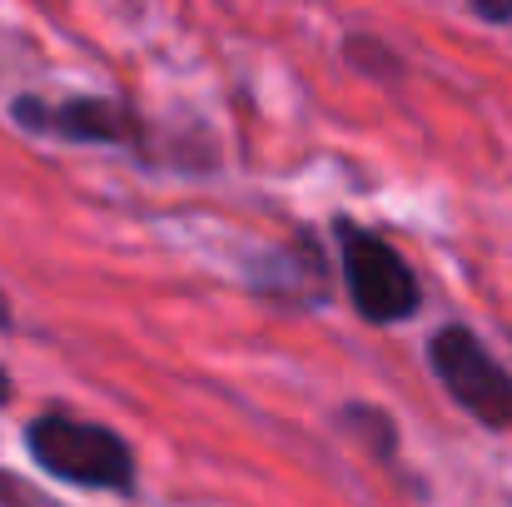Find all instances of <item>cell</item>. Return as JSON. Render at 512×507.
Returning <instances> with one entry per match:
<instances>
[{"label":"cell","mask_w":512,"mask_h":507,"mask_svg":"<svg viewBox=\"0 0 512 507\" xmlns=\"http://www.w3.org/2000/svg\"><path fill=\"white\" fill-rule=\"evenodd\" d=\"M339 423L348 428V438H358L363 453H373L378 463H393V458H398V423H393L383 408H373V403H348V408H339Z\"/></svg>","instance_id":"5b68a950"},{"label":"cell","mask_w":512,"mask_h":507,"mask_svg":"<svg viewBox=\"0 0 512 507\" xmlns=\"http://www.w3.org/2000/svg\"><path fill=\"white\" fill-rule=\"evenodd\" d=\"M25 453L40 473L60 483L90 493H135V448L95 418L45 408L25 423Z\"/></svg>","instance_id":"6da1fadb"},{"label":"cell","mask_w":512,"mask_h":507,"mask_svg":"<svg viewBox=\"0 0 512 507\" xmlns=\"http://www.w3.org/2000/svg\"><path fill=\"white\" fill-rule=\"evenodd\" d=\"M0 507H60V503L40 498L30 483H20L15 473H5V468H0Z\"/></svg>","instance_id":"52a82bcc"},{"label":"cell","mask_w":512,"mask_h":507,"mask_svg":"<svg viewBox=\"0 0 512 507\" xmlns=\"http://www.w3.org/2000/svg\"><path fill=\"white\" fill-rule=\"evenodd\" d=\"M339 234V269H343V294L353 304V314L363 324H403L423 309V284L413 274V264L378 234L363 229L353 219H334Z\"/></svg>","instance_id":"7a4b0ae2"},{"label":"cell","mask_w":512,"mask_h":507,"mask_svg":"<svg viewBox=\"0 0 512 507\" xmlns=\"http://www.w3.org/2000/svg\"><path fill=\"white\" fill-rule=\"evenodd\" d=\"M428 368L473 423L512 433V368H503L468 324H443L428 338Z\"/></svg>","instance_id":"3957f363"},{"label":"cell","mask_w":512,"mask_h":507,"mask_svg":"<svg viewBox=\"0 0 512 507\" xmlns=\"http://www.w3.org/2000/svg\"><path fill=\"white\" fill-rule=\"evenodd\" d=\"M473 10H478L488 25H508L512 20V0H473Z\"/></svg>","instance_id":"ba28073f"},{"label":"cell","mask_w":512,"mask_h":507,"mask_svg":"<svg viewBox=\"0 0 512 507\" xmlns=\"http://www.w3.org/2000/svg\"><path fill=\"white\" fill-rule=\"evenodd\" d=\"M343 55H348L353 70H363V75H373V80H393V75L403 70V60H398L383 40H373V35H348V40H343Z\"/></svg>","instance_id":"8992f818"},{"label":"cell","mask_w":512,"mask_h":507,"mask_svg":"<svg viewBox=\"0 0 512 507\" xmlns=\"http://www.w3.org/2000/svg\"><path fill=\"white\" fill-rule=\"evenodd\" d=\"M15 329V314H10V299H5V289H0V334H10Z\"/></svg>","instance_id":"9c48e42d"},{"label":"cell","mask_w":512,"mask_h":507,"mask_svg":"<svg viewBox=\"0 0 512 507\" xmlns=\"http://www.w3.org/2000/svg\"><path fill=\"white\" fill-rule=\"evenodd\" d=\"M10 120L25 135L60 140V145H115V150H135V155H145V145H150L145 120L125 100H110V95H70V100L20 95L10 105Z\"/></svg>","instance_id":"277c9868"},{"label":"cell","mask_w":512,"mask_h":507,"mask_svg":"<svg viewBox=\"0 0 512 507\" xmlns=\"http://www.w3.org/2000/svg\"><path fill=\"white\" fill-rule=\"evenodd\" d=\"M10 388H15V383H10V373H5V368H0V408H5V403H10Z\"/></svg>","instance_id":"30bf717a"}]
</instances>
